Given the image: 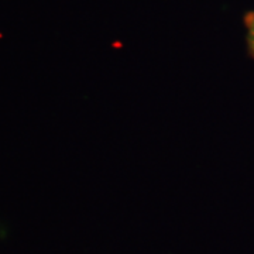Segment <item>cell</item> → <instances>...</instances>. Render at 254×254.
<instances>
[{
  "label": "cell",
  "instance_id": "1",
  "mask_svg": "<svg viewBox=\"0 0 254 254\" xmlns=\"http://www.w3.org/2000/svg\"><path fill=\"white\" fill-rule=\"evenodd\" d=\"M245 26L247 30V47L249 54L254 58V11H250L245 16Z\"/></svg>",
  "mask_w": 254,
  "mask_h": 254
}]
</instances>
